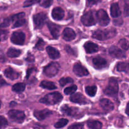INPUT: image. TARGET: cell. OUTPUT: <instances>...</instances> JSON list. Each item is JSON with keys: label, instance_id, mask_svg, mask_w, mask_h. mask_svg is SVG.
<instances>
[{"label": "cell", "instance_id": "cell-42", "mask_svg": "<svg viewBox=\"0 0 129 129\" xmlns=\"http://www.w3.org/2000/svg\"><path fill=\"white\" fill-rule=\"evenodd\" d=\"M40 1H26L24 2L23 6L24 7H28V6H31L36 3H39Z\"/></svg>", "mask_w": 129, "mask_h": 129}, {"label": "cell", "instance_id": "cell-20", "mask_svg": "<svg viewBox=\"0 0 129 129\" xmlns=\"http://www.w3.org/2000/svg\"><path fill=\"white\" fill-rule=\"evenodd\" d=\"M63 39L66 41H71L76 38V33L74 30L70 28H66L63 31Z\"/></svg>", "mask_w": 129, "mask_h": 129}, {"label": "cell", "instance_id": "cell-9", "mask_svg": "<svg viewBox=\"0 0 129 129\" xmlns=\"http://www.w3.org/2000/svg\"><path fill=\"white\" fill-rule=\"evenodd\" d=\"M25 35L22 31H15L11 37V42L16 45H21L25 43Z\"/></svg>", "mask_w": 129, "mask_h": 129}, {"label": "cell", "instance_id": "cell-40", "mask_svg": "<svg viewBox=\"0 0 129 129\" xmlns=\"http://www.w3.org/2000/svg\"><path fill=\"white\" fill-rule=\"evenodd\" d=\"M84 124L82 123H76L68 127V129H83Z\"/></svg>", "mask_w": 129, "mask_h": 129}, {"label": "cell", "instance_id": "cell-8", "mask_svg": "<svg viewBox=\"0 0 129 129\" xmlns=\"http://www.w3.org/2000/svg\"><path fill=\"white\" fill-rule=\"evenodd\" d=\"M98 23L101 26H107L110 23V18L105 10L101 9L96 12V14Z\"/></svg>", "mask_w": 129, "mask_h": 129}, {"label": "cell", "instance_id": "cell-1", "mask_svg": "<svg viewBox=\"0 0 129 129\" xmlns=\"http://www.w3.org/2000/svg\"><path fill=\"white\" fill-rule=\"evenodd\" d=\"M117 34L115 28H110L105 30H97L93 34V38L99 40H105L114 37Z\"/></svg>", "mask_w": 129, "mask_h": 129}, {"label": "cell", "instance_id": "cell-12", "mask_svg": "<svg viewBox=\"0 0 129 129\" xmlns=\"http://www.w3.org/2000/svg\"><path fill=\"white\" fill-rule=\"evenodd\" d=\"M73 72L77 76H86L89 74V72L86 68L81 65L80 63H76L73 67Z\"/></svg>", "mask_w": 129, "mask_h": 129}, {"label": "cell", "instance_id": "cell-17", "mask_svg": "<svg viewBox=\"0 0 129 129\" xmlns=\"http://www.w3.org/2000/svg\"><path fill=\"white\" fill-rule=\"evenodd\" d=\"M93 63L94 68L98 69H103V68H105L107 66V64H108L106 59L100 56L94 57L93 59Z\"/></svg>", "mask_w": 129, "mask_h": 129}, {"label": "cell", "instance_id": "cell-33", "mask_svg": "<svg viewBox=\"0 0 129 129\" xmlns=\"http://www.w3.org/2000/svg\"><path fill=\"white\" fill-rule=\"evenodd\" d=\"M77 86L76 85H73L71 86L68 87L64 89V93L66 94H74L77 90Z\"/></svg>", "mask_w": 129, "mask_h": 129}, {"label": "cell", "instance_id": "cell-19", "mask_svg": "<svg viewBox=\"0 0 129 129\" xmlns=\"http://www.w3.org/2000/svg\"><path fill=\"white\" fill-rule=\"evenodd\" d=\"M100 104L102 108L106 112H111L114 109V105L110 100L107 98L101 100Z\"/></svg>", "mask_w": 129, "mask_h": 129}, {"label": "cell", "instance_id": "cell-16", "mask_svg": "<svg viewBox=\"0 0 129 129\" xmlns=\"http://www.w3.org/2000/svg\"><path fill=\"white\" fill-rule=\"evenodd\" d=\"M34 114L37 119L39 120H43L52 114V112L50 110L44 109L42 110H36Z\"/></svg>", "mask_w": 129, "mask_h": 129}, {"label": "cell", "instance_id": "cell-44", "mask_svg": "<svg viewBox=\"0 0 129 129\" xmlns=\"http://www.w3.org/2000/svg\"><path fill=\"white\" fill-rule=\"evenodd\" d=\"M8 83H6V81L3 78V77L0 75V87H2L5 85H8Z\"/></svg>", "mask_w": 129, "mask_h": 129}, {"label": "cell", "instance_id": "cell-45", "mask_svg": "<svg viewBox=\"0 0 129 129\" xmlns=\"http://www.w3.org/2000/svg\"><path fill=\"white\" fill-rule=\"evenodd\" d=\"M100 1H87V5H88V6H92V5H94V4H96L98 3H99Z\"/></svg>", "mask_w": 129, "mask_h": 129}, {"label": "cell", "instance_id": "cell-22", "mask_svg": "<svg viewBox=\"0 0 129 129\" xmlns=\"http://www.w3.org/2000/svg\"><path fill=\"white\" fill-rule=\"evenodd\" d=\"M4 74L6 78L11 80H15V79H18L20 76V74L11 68H8L5 69Z\"/></svg>", "mask_w": 129, "mask_h": 129}, {"label": "cell", "instance_id": "cell-43", "mask_svg": "<svg viewBox=\"0 0 129 129\" xmlns=\"http://www.w3.org/2000/svg\"><path fill=\"white\" fill-rule=\"evenodd\" d=\"M125 16H128L129 14V5L128 4H126L124 6V11H123Z\"/></svg>", "mask_w": 129, "mask_h": 129}, {"label": "cell", "instance_id": "cell-36", "mask_svg": "<svg viewBox=\"0 0 129 129\" xmlns=\"http://www.w3.org/2000/svg\"><path fill=\"white\" fill-rule=\"evenodd\" d=\"M52 0H44V1H40L39 3L41 6L44 8H48L52 4Z\"/></svg>", "mask_w": 129, "mask_h": 129}, {"label": "cell", "instance_id": "cell-28", "mask_svg": "<svg viewBox=\"0 0 129 129\" xmlns=\"http://www.w3.org/2000/svg\"><path fill=\"white\" fill-rule=\"evenodd\" d=\"M25 89V84L23 83H18L14 84L12 87V91L15 93H20L23 91Z\"/></svg>", "mask_w": 129, "mask_h": 129}, {"label": "cell", "instance_id": "cell-26", "mask_svg": "<svg viewBox=\"0 0 129 129\" xmlns=\"http://www.w3.org/2000/svg\"><path fill=\"white\" fill-rule=\"evenodd\" d=\"M40 86L44 89H50V90H54L57 88L56 86L54 83L51 81H43L40 83Z\"/></svg>", "mask_w": 129, "mask_h": 129}, {"label": "cell", "instance_id": "cell-2", "mask_svg": "<svg viewBox=\"0 0 129 129\" xmlns=\"http://www.w3.org/2000/svg\"><path fill=\"white\" fill-rule=\"evenodd\" d=\"M62 100V96L58 92L49 93L44 98L40 100V103L48 105H54L60 103Z\"/></svg>", "mask_w": 129, "mask_h": 129}, {"label": "cell", "instance_id": "cell-10", "mask_svg": "<svg viewBox=\"0 0 129 129\" xmlns=\"http://www.w3.org/2000/svg\"><path fill=\"white\" fill-rule=\"evenodd\" d=\"M33 20L37 28H41L47 20V16L44 13H40L34 15Z\"/></svg>", "mask_w": 129, "mask_h": 129}, {"label": "cell", "instance_id": "cell-13", "mask_svg": "<svg viewBox=\"0 0 129 129\" xmlns=\"http://www.w3.org/2000/svg\"><path fill=\"white\" fill-rule=\"evenodd\" d=\"M70 100L72 102L79 105H86L88 103V100L81 93H76L72 94L70 97Z\"/></svg>", "mask_w": 129, "mask_h": 129}, {"label": "cell", "instance_id": "cell-35", "mask_svg": "<svg viewBox=\"0 0 129 129\" xmlns=\"http://www.w3.org/2000/svg\"><path fill=\"white\" fill-rule=\"evenodd\" d=\"M118 44H119L120 46L124 50H128V41H127V40H126V39H121L119 41V42H118Z\"/></svg>", "mask_w": 129, "mask_h": 129}, {"label": "cell", "instance_id": "cell-41", "mask_svg": "<svg viewBox=\"0 0 129 129\" xmlns=\"http://www.w3.org/2000/svg\"><path fill=\"white\" fill-rule=\"evenodd\" d=\"M65 49L66 50V52L68 53H69V54H71V55H75V56H77V52L76 50H74L73 48L71 47L69 45H66L65 47Z\"/></svg>", "mask_w": 129, "mask_h": 129}, {"label": "cell", "instance_id": "cell-23", "mask_svg": "<svg viewBox=\"0 0 129 129\" xmlns=\"http://www.w3.org/2000/svg\"><path fill=\"white\" fill-rule=\"evenodd\" d=\"M46 50L50 59H57L60 57V52L55 48L51 46H48L47 47Z\"/></svg>", "mask_w": 129, "mask_h": 129}, {"label": "cell", "instance_id": "cell-39", "mask_svg": "<svg viewBox=\"0 0 129 129\" xmlns=\"http://www.w3.org/2000/svg\"><path fill=\"white\" fill-rule=\"evenodd\" d=\"M11 20H10V18L8 17L7 18L5 19L3 21V23H1V25H0V28H3L7 27V26H10V23H11Z\"/></svg>", "mask_w": 129, "mask_h": 129}, {"label": "cell", "instance_id": "cell-6", "mask_svg": "<svg viewBox=\"0 0 129 129\" xmlns=\"http://www.w3.org/2000/svg\"><path fill=\"white\" fill-rule=\"evenodd\" d=\"M11 22L13 23V28H18L23 25L26 23V20L25 18V13H20L15 14L10 16Z\"/></svg>", "mask_w": 129, "mask_h": 129}, {"label": "cell", "instance_id": "cell-4", "mask_svg": "<svg viewBox=\"0 0 129 129\" xmlns=\"http://www.w3.org/2000/svg\"><path fill=\"white\" fill-rule=\"evenodd\" d=\"M59 64L57 62H51L44 68V73L49 78L55 76L59 71Z\"/></svg>", "mask_w": 129, "mask_h": 129}, {"label": "cell", "instance_id": "cell-3", "mask_svg": "<svg viewBox=\"0 0 129 129\" xmlns=\"http://www.w3.org/2000/svg\"><path fill=\"white\" fill-rule=\"evenodd\" d=\"M118 83L114 78H111L108 82V84L104 90L105 94L111 97H116L118 94Z\"/></svg>", "mask_w": 129, "mask_h": 129}, {"label": "cell", "instance_id": "cell-38", "mask_svg": "<svg viewBox=\"0 0 129 129\" xmlns=\"http://www.w3.org/2000/svg\"><path fill=\"white\" fill-rule=\"evenodd\" d=\"M7 125V120L5 117L0 116V129H5Z\"/></svg>", "mask_w": 129, "mask_h": 129}, {"label": "cell", "instance_id": "cell-25", "mask_svg": "<svg viewBox=\"0 0 129 129\" xmlns=\"http://www.w3.org/2000/svg\"><path fill=\"white\" fill-rule=\"evenodd\" d=\"M88 127L90 129H102V123L100 121L89 120L88 121Z\"/></svg>", "mask_w": 129, "mask_h": 129}, {"label": "cell", "instance_id": "cell-5", "mask_svg": "<svg viewBox=\"0 0 129 129\" xmlns=\"http://www.w3.org/2000/svg\"><path fill=\"white\" fill-rule=\"evenodd\" d=\"M8 115L9 118L14 122L21 123L24 121L25 118V114L23 112L16 110H11L9 111Z\"/></svg>", "mask_w": 129, "mask_h": 129}, {"label": "cell", "instance_id": "cell-27", "mask_svg": "<svg viewBox=\"0 0 129 129\" xmlns=\"http://www.w3.org/2000/svg\"><path fill=\"white\" fill-rule=\"evenodd\" d=\"M21 54V51L20 49H16L15 48H10L7 52V55L10 57H17L20 56Z\"/></svg>", "mask_w": 129, "mask_h": 129}, {"label": "cell", "instance_id": "cell-34", "mask_svg": "<svg viewBox=\"0 0 129 129\" xmlns=\"http://www.w3.org/2000/svg\"><path fill=\"white\" fill-rule=\"evenodd\" d=\"M73 82H74V80L71 78H62L59 81V83L62 86H64L67 84L73 83Z\"/></svg>", "mask_w": 129, "mask_h": 129}, {"label": "cell", "instance_id": "cell-15", "mask_svg": "<svg viewBox=\"0 0 129 129\" xmlns=\"http://www.w3.org/2000/svg\"><path fill=\"white\" fill-rule=\"evenodd\" d=\"M47 26L53 37L55 39H58L59 37V33H60L61 26L60 25L51 22V21L47 22Z\"/></svg>", "mask_w": 129, "mask_h": 129}, {"label": "cell", "instance_id": "cell-31", "mask_svg": "<svg viewBox=\"0 0 129 129\" xmlns=\"http://www.w3.org/2000/svg\"><path fill=\"white\" fill-rule=\"evenodd\" d=\"M68 120L66 119V118H61V119L59 120L57 122L55 123L54 126H55V128H62V127H65L67 124L68 123Z\"/></svg>", "mask_w": 129, "mask_h": 129}, {"label": "cell", "instance_id": "cell-37", "mask_svg": "<svg viewBox=\"0 0 129 129\" xmlns=\"http://www.w3.org/2000/svg\"><path fill=\"white\" fill-rule=\"evenodd\" d=\"M44 45H45V42H44V40L42 39H39L36 45H35V48L37 49H39V50H42L44 49Z\"/></svg>", "mask_w": 129, "mask_h": 129}, {"label": "cell", "instance_id": "cell-29", "mask_svg": "<svg viewBox=\"0 0 129 129\" xmlns=\"http://www.w3.org/2000/svg\"><path fill=\"white\" fill-rule=\"evenodd\" d=\"M85 91L87 94L89 95V96H94L97 91V87L95 85L91 86H87L86 87Z\"/></svg>", "mask_w": 129, "mask_h": 129}, {"label": "cell", "instance_id": "cell-18", "mask_svg": "<svg viewBox=\"0 0 129 129\" xmlns=\"http://www.w3.org/2000/svg\"><path fill=\"white\" fill-rule=\"evenodd\" d=\"M84 47L86 52L88 54H93L97 52L99 50V47L96 44L92 42H87L84 44Z\"/></svg>", "mask_w": 129, "mask_h": 129}, {"label": "cell", "instance_id": "cell-30", "mask_svg": "<svg viewBox=\"0 0 129 129\" xmlns=\"http://www.w3.org/2000/svg\"><path fill=\"white\" fill-rule=\"evenodd\" d=\"M117 71H120V72L125 71L127 73L128 70V63L123 62H119L118 64H117Z\"/></svg>", "mask_w": 129, "mask_h": 129}, {"label": "cell", "instance_id": "cell-7", "mask_svg": "<svg viewBox=\"0 0 129 129\" xmlns=\"http://www.w3.org/2000/svg\"><path fill=\"white\" fill-rule=\"evenodd\" d=\"M81 22L84 25L87 26L94 25L96 23V20L94 17V13L92 11L86 12L81 17Z\"/></svg>", "mask_w": 129, "mask_h": 129}, {"label": "cell", "instance_id": "cell-32", "mask_svg": "<svg viewBox=\"0 0 129 129\" xmlns=\"http://www.w3.org/2000/svg\"><path fill=\"white\" fill-rule=\"evenodd\" d=\"M8 34L9 32L8 30L0 28V42L5 41V40H6L8 36Z\"/></svg>", "mask_w": 129, "mask_h": 129}, {"label": "cell", "instance_id": "cell-21", "mask_svg": "<svg viewBox=\"0 0 129 129\" xmlns=\"http://www.w3.org/2000/svg\"><path fill=\"white\" fill-rule=\"evenodd\" d=\"M52 16L55 20H61L64 16V11L60 7H55L52 11Z\"/></svg>", "mask_w": 129, "mask_h": 129}, {"label": "cell", "instance_id": "cell-14", "mask_svg": "<svg viewBox=\"0 0 129 129\" xmlns=\"http://www.w3.org/2000/svg\"><path fill=\"white\" fill-rule=\"evenodd\" d=\"M109 53L112 57L117 59H123L126 57L125 52L116 46L111 47L109 49Z\"/></svg>", "mask_w": 129, "mask_h": 129}, {"label": "cell", "instance_id": "cell-47", "mask_svg": "<svg viewBox=\"0 0 129 129\" xmlns=\"http://www.w3.org/2000/svg\"><path fill=\"white\" fill-rule=\"evenodd\" d=\"M128 104H127V107H126V113H127V115H128Z\"/></svg>", "mask_w": 129, "mask_h": 129}, {"label": "cell", "instance_id": "cell-24", "mask_svg": "<svg viewBox=\"0 0 129 129\" xmlns=\"http://www.w3.org/2000/svg\"><path fill=\"white\" fill-rule=\"evenodd\" d=\"M110 13L112 17L117 18L121 15V11L117 3H114L111 5Z\"/></svg>", "mask_w": 129, "mask_h": 129}, {"label": "cell", "instance_id": "cell-11", "mask_svg": "<svg viewBox=\"0 0 129 129\" xmlns=\"http://www.w3.org/2000/svg\"><path fill=\"white\" fill-rule=\"evenodd\" d=\"M60 110L63 114L67 116L75 117L76 116L79 115V110L76 108L69 107L67 105H63L60 108Z\"/></svg>", "mask_w": 129, "mask_h": 129}, {"label": "cell", "instance_id": "cell-48", "mask_svg": "<svg viewBox=\"0 0 129 129\" xmlns=\"http://www.w3.org/2000/svg\"><path fill=\"white\" fill-rule=\"evenodd\" d=\"M1 100H0V108H1Z\"/></svg>", "mask_w": 129, "mask_h": 129}, {"label": "cell", "instance_id": "cell-46", "mask_svg": "<svg viewBox=\"0 0 129 129\" xmlns=\"http://www.w3.org/2000/svg\"><path fill=\"white\" fill-rule=\"evenodd\" d=\"M28 61H30V62H33L34 61V57H33L32 55H29L28 56Z\"/></svg>", "mask_w": 129, "mask_h": 129}]
</instances>
